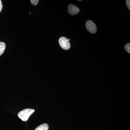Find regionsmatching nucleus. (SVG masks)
Listing matches in <instances>:
<instances>
[{
	"instance_id": "f257e3e1",
	"label": "nucleus",
	"mask_w": 130,
	"mask_h": 130,
	"mask_svg": "<svg viewBox=\"0 0 130 130\" xmlns=\"http://www.w3.org/2000/svg\"><path fill=\"white\" fill-rule=\"evenodd\" d=\"M35 110L34 109L31 108L24 109L19 113L18 114V116L22 121H27L29 117L31 115V114L35 112Z\"/></svg>"
},
{
	"instance_id": "f03ea898",
	"label": "nucleus",
	"mask_w": 130,
	"mask_h": 130,
	"mask_svg": "<svg viewBox=\"0 0 130 130\" xmlns=\"http://www.w3.org/2000/svg\"><path fill=\"white\" fill-rule=\"evenodd\" d=\"M59 42L60 47L63 49L68 50L71 47L70 42L66 38L61 37L59 39Z\"/></svg>"
},
{
	"instance_id": "7ed1b4c3",
	"label": "nucleus",
	"mask_w": 130,
	"mask_h": 130,
	"mask_svg": "<svg viewBox=\"0 0 130 130\" xmlns=\"http://www.w3.org/2000/svg\"><path fill=\"white\" fill-rule=\"evenodd\" d=\"M86 26L87 30L92 34H94L96 32L97 30L96 26L93 21L91 20L87 21L86 22Z\"/></svg>"
},
{
	"instance_id": "20e7f679",
	"label": "nucleus",
	"mask_w": 130,
	"mask_h": 130,
	"mask_svg": "<svg viewBox=\"0 0 130 130\" xmlns=\"http://www.w3.org/2000/svg\"><path fill=\"white\" fill-rule=\"evenodd\" d=\"M80 11L79 8L75 5L70 4L68 6V12L71 15H75L77 14Z\"/></svg>"
},
{
	"instance_id": "39448f33",
	"label": "nucleus",
	"mask_w": 130,
	"mask_h": 130,
	"mask_svg": "<svg viewBox=\"0 0 130 130\" xmlns=\"http://www.w3.org/2000/svg\"><path fill=\"white\" fill-rule=\"evenodd\" d=\"M48 125L47 124H43L37 127L35 130H48Z\"/></svg>"
},
{
	"instance_id": "423d86ee",
	"label": "nucleus",
	"mask_w": 130,
	"mask_h": 130,
	"mask_svg": "<svg viewBox=\"0 0 130 130\" xmlns=\"http://www.w3.org/2000/svg\"><path fill=\"white\" fill-rule=\"evenodd\" d=\"M6 45L3 42H0V56L3 53L6 48Z\"/></svg>"
},
{
	"instance_id": "0eeeda50",
	"label": "nucleus",
	"mask_w": 130,
	"mask_h": 130,
	"mask_svg": "<svg viewBox=\"0 0 130 130\" xmlns=\"http://www.w3.org/2000/svg\"><path fill=\"white\" fill-rule=\"evenodd\" d=\"M125 49L126 51L128 52L129 53H130V43H128V44H126L125 46Z\"/></svg>"
},
{
	"instance_id": "6e6552de",
	"label": "nucleus",
	"mask_w": 130,
	"mask_h": 130,
	"mask_svg": "<svg viewBox=\"0 0 130 130\" xmlns=\"http://www.w3.org/2000/svg\"><path fill=\"white\" fill-rule=\"evenodd\" d=\"M30 1L31 4L35 6L37 5L39 2L38 0H31Z\"/></svg>"
},
{
	"instance_id": "1a4fd4ad",
	"label": "nucleus",
	"mask_w": 130,
	"mask_h": 130,
	"mask_svg": "<svg viewBox=\"0 0 130 130\" xmlns=\"http://www.w3.org/2000/svg\"><path fill=\"white\" fill-rule=\"evenodd\" d=\"M126 6H127L128 9L130 10V1L129 0H126Z\"/></svg>"
},
{
	"instance_id": "9d476101",
	"label": "nucleus",
	"mask_w": 130,
	"mask_h": 130,
	"mask_svg": "<svg viewBox=\"0 0 130 130\" xmlns=\"http://www.w3.org/2000/svg\"><path fill=\"white\" fill-rule=\"evenodd\" d=\"M3 8V5L2 1L0 0V12H1Z\"/></svg>"
}]
</instances>
